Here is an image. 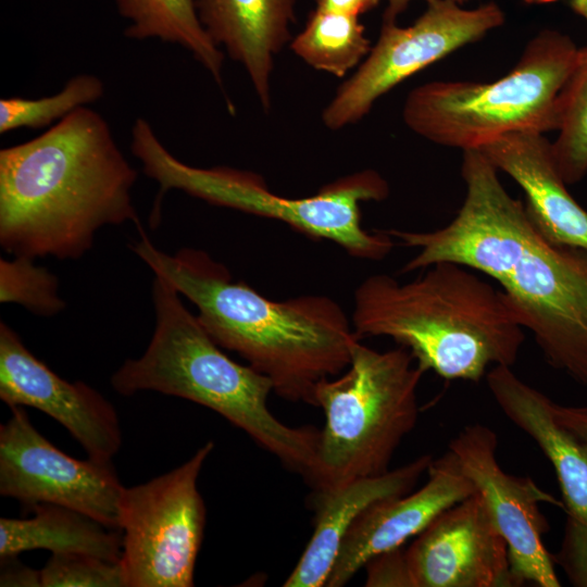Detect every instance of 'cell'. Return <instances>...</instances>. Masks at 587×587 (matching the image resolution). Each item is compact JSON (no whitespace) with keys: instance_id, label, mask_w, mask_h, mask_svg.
I'll return each instance as SVG.
<instances>
[{"instance_id":"obj_21","label":"cell","mask_w":587,"mask_h":587,"mask_svg":"<svg viewBox=\"0 0 587 587\" xmlns=\"http://www.w3.org/2000/svg\"><path fill=\"white\" fill-rule=\"evenodd\" d=\"M118 13L128 21L127 38L159 39L177 43L211 74L224 90V54L202 26L197 0H115Z\"/></svg>"},{"instance_id":"obj_15","label":"cell","mask_w":587,"mask_h":587,"mask_svg":"<svg viewBox=\"0 0 587 587\" xmlns=\"http://www.w3.org/2000/svg\"><path fill=\"white\" fill-rule=\"evenodd\" d=\"M404 554L411 587H515L505 540L478 492L437 515Z\"/></svg>"},{"instance_id":"obj_24","label":"cell","mask_w":587,"mask_h":587,"mask_svg":"<svg viewBox=\"0 0 587 587\" xmlns=\"http://www.w3.org/2000/svg\"><path fill=\"white\" fill-rule=\"evenodd\" d=\"M104 86L91 74H79L54 95L37 99L20 97L0 100V134L18 128H41L61 121L73 111L102 98Z\"/></svg>"},{"instance_id":"obj_25","label":"cell","mask_w":587,"mask_h":587,"mask_svg":"<svg viewBox=\"0 0 587 587\" xmlns=\"http://www.w3.org/2000/svg\"><path fill=\"white\" fill-rule=\"evenodd\" d=\"M0 301L21 304L41 316H53L65 308L59 296L58 277L28 257L1 258Z\"/></svg>"},{"instance_id":"obj_32","label":"cell","mask_w":587,"mask_h":587,"mask_svg":"<svg viewBox=\"0 0 587 587\" xmlns=\"http://www.w3.org/2000/svg\"><path fill=\"white\" fill-rule=\"evenodd\" d=\"M571 8L587 21V0H569Z\"/></svg>"},{"instance_id":"obj_18","label":"cell","mask_w":587,"mask_h":587,"mask_svg":"<svg viewBox=\"0 0 587 587\" xmlns=\"http://www.w3.org/2000/svg\"><path fill=\"white\" fill-rule=\"evenodd\" d=\"M432 461V455L423 454L384 474L314 491L311 501L315 511L313 534L283 586H325L342 541L354 522L373 504L412 491Z\"/></svg>"},{"instance_id":"obj_4","label":"cell","mask_w":587,"mask_h":587,"mask_svg":"<svg viewBox=\"0 0 587 587\" xmlns=\"http://www.w3.org/2000/svg\"><path fill=\"white\" fill-rule=\"evenodd\" d=\"M424 270L405 283L385 273L362 280L351 315L359 339L388 337L447 380L478 383L489 365L512 366L525 334L504 291L457 262Z\"/></svg>"},{"instance_id":"obj_23","label":"cell","mask_w":587,"mask_h":587,"mask_svg":"<svg viewBox=\"0 0 587 587\" xmlns=\"http://www.w3.org/2000/svg\"><path fill=\"white\" fill-rule=\"evenodd\" d=\"M555 117L554 163L566 185L576 184L587 174V45L578 48L558 95Z\"/></svg>"},{"instance_id":"obj_17","label":"cell","mask_w":587,"mask_h":587,"mask_svg":"<svg viewBox=\"0 0 587 587\" xmlns=\"http://www.w3.org/2000/svg\"><path fill=\"white\" fill-rule=\"evenodd\" d=\"M478 150L523 189L528 216L549 241L587 250V211L567 191L544 134L510 133Z\"/></svg>"},{"instance_id":"obj_11","label":"cell","mask_w":587,"mask_h":587,"mask_svg":"<svg viewBox=\"0 0 587 587\" xmlns=\"http://www.w3.org/2000/svg\"><path fill=\"white\" fill-rule=\"evenodd\" d=\"M10 409V419L0 426V495L28 508L65 507L120 529L124 486L111 461L67 455L34 427L24 407Z\"/></svg>"},{"instance_id":"obj_9","label":"cell","mask_w":587,"mask_h":587,"mask_svg":"<svg viewBox=\"0 0 587 587\" xmlns=\"http://www.w3.org/2000/svg\"><path fill=\"white\" fill-rule=\"evenodd\" d=\"M213 448L208 441L178 467L124 487L118 526L126 587L193 586L207 516L197 482Z\"/></svg>"},{"instance_id":"obj_30","label":"cell","mask_w":587,"mask_h":587,"mask_svg":"<svg viewBox=\"0 0 587 587\" xmlns=\"http://www.w3.org/2000/svg\"><path fill=\"white\" fill-rule=\"evenodd\" d=\"M315 9L359 16L378 4L380 0H314Z\"/></svg>"},{"instance_id":"obj_1","label":"cell","mask_w":587,"mask_h":587,"mask_svg":"<svg viewBox=\"0 0 587 587\" xmlns=\"http://www.w3.org/2000/svg\"><path fill=\"white\" fill-rule=\"evenodd\" d=\"M478 149L463 151L465 198L430 232L389 229L417 253L402 273L452 261L497 280L546 362L587 387V250L549 241Z\"/></svg>"},{"instance_id":"obj_8","label":"cell","mask_w":587,"mask_h":587,"mask_svg":"<svg viewBox=\"0 0 587 587\" xmlns=\"http://www.w3.org/2000/svg\"><path fill=\"white\" fill-rule=\"evenodd\" d=\"M577 51L567 35L544 29L513 70L495 82L434 80L415 87L402 118L419 136L462 151L510 133L555 130L557 98Z\"/></svg>"},{"instance_id":"obj_12","label":"cell","mask_w":587,"mask_h":587,"mask_svg":"<svg viewBox=\"0 0 587 587\" xmlns=\"http://www.w3.org/2000/svg\"><path fill=\"white\" fill-rule=\"evenodd\" d=\"M498 437L487 425L463 427L449 442L461 470L472 482L505 540L515 586L559 587L554 562L542 542L549 530L540 503L563 509V503L542 490L530 477L504 472L497 459Z\"/></svg>"},{"instance_id":"obj_2","label":"cell","mask_w":587,"mask_h":587,"mask_svg":"<svg viewBox=\"0 0 587 587\" xmlns=\"http://www.w3.org/2000/svg\"><path fill=\"white\" fill-rule=\"evenodd\" d=\"M137 171L107 121L82 107L28 141L0 150V245L14 257L77 260L97 232L135 223Z\"/></svg>"},{"instance_id":"obj_29","label":"cell","mask_w":587,"mask_h":587,"mask_svg":"<svg viewBox=\"0 0 587 587\" xmlns=\"http://www.w3.org/2000/svg\"><path fill=\"white\" fill-rule=\"evenodd\" d=\"M555 419L587 441V407L561 405L554 402Z\"/></svg>"},{"instance_id":"obj_3","label":"cell","mask_w":587,"mask_h":587,"mask_svg":"<svg viewBox=\"0 0 587 587\" xmlns=\"http://www.w3.org/2000/svg\"><path fill=\"white\" fill-rule=\"evenodd\" d=\"M133 251L189 299L213 340L268 377L285 400L316 407L315 390L349 365L360 340L341 305L325 295L271 300L199 249L159 250L140 230Z\"/></svg>"},{"instance_id":"obj_14","label":"cell","mask_w":587,"mask_h":587,"mask_svg":"<svg viewBox=\"0 0 587 587\" xmlns=\"http://www.w3.org/2000/svg\"><path fill=\"white\" fill-rule=\"evenodd\" d=\"M0 399L11 407L39 410L65 427L88 458L111 461L122 444L117 413L84 382L61 378L0 322Z\"/></svg>"},{"instance_id":"obj_10","label":"cell","mask_w":587,"mask_h":587,"mask_svg":"<svg viewBox=\"0 0 587 587\" xmlns=\"http://www.w3.org/2000/svg\"><path fill=\"white\" fill-rule=\"evenodd\" d=\"M426 1L411 26L384 20L376 43L323 110L326 128L339 130L359 122L395 86L504 23L495 2L469 10L452 0Z\"/></svg>"},{"instance_id":"obj_19","label":"cell","mask_w":587,"mask_h":587,"mask_svg":"<svg viewBox=\"0 0 587 587\" xmlns=\"http://www.w3.org/2000/svg\"><path fill=\"white\" fill-rule=\"evenodd\" d=\"M197 11L213 42L243 66L267 111L274 59L290 38L295 0H197Z\"/></svg>"},{"instance_id":"obj_20","label":"cell","mask_w":587,"mask_h":587,"mask_svg":"<svg viewBox=\"0 0 587 587\" xmlns=\"http://www.w3.org/2000/svg\"><path fill=\"white\" fill-rule=\"evenodd\" d=\"M29 509L34 512L29 519H0V559L43 549L51 553H85L114 562L121 560L120 529L57 504L39 503Z\"/></svg>"},{"instance_id":"obj_13","label":"cell","mask_w":587,"mask_h":587,"mask_svg":"<svg viewBox=\"0 0 587 587\" xmlns=\"http://www.w3.org/2000/svg\"><path fill=\"white\" fill-rule=\"evenodd\" d=\"M486 382L500 410L537 444L554 470L566 522L552 560L572 585L587 587V441L562 425L554 402L517 377L512 366H494Z\"/></svg>"},{"instance_id":"obj_31","label":"cell","mask_w":587,"mask_h":587,"mask_svg":"<svg viewBox=\"0 0 587 587\" xmlns=\"http://www.w3.org/2000/svg\"><path fill=\"white\" fill-rule=\"evenodd\" d=\"M387 1V8L385 10L384 20L386 21H396V17L401 14L408 4L412 0H386ZM459 4L464 3L467 0H452Z\"/></svg>"},{"instance_id":"obj_28","label":"cell","mask_w":587,"mask_h":587,"mask_svg":"<svg viewBox=\"0 0 587 587\" xmlns=\"http://www.w3.org/2000/svg\"><path fill=\"white\" fill-rule=\"evenodd\" d=\"M0 586L41 587L40 573L16 560V557L1 559Z\"/></svg>"},{"instance_id":"obj_22","label":"cell","mask_w":587,"mask_h":587,"mask_svg":"<svg viewBox=\"0 0 587 587\" xmlns=\"http://www.w3.org/2000/svg\"><path fill=\"white\" fill-rule=\"evenodd\" d=\"M290 48L314 70L341 78L361 64L372 47L359 16L315 9Z\"/></svg>"},{"instance_id":"obj_26","label":"cell","mask_w":587,"mask_h":587,"mask_svg":"<svg viewBox=\"0 0 587 587\" xmlns=\"http://www.w3.org/2000/svg\"><path fill=\"white\" fill-rule=\"evenodd\" d=\"M39 573L41 587H126L120 561L85 553H51Z\"/></svg>"},{"instance_id":"obj_16","label":"cell","mask_w":587,"mask_h":587,"mask_svg":"<svg viewBox=\"0 0 587 587\" xmlns=\"http://www.w3.org/2000/svg\"><path fill=\"white\" fill-rule=\"evenodd\" d=\"M475 492L448 450L432 461L420 489L379 501L362 513L346 535L325 586H345L371 559L400 548L442 511Z\"/></svg>"},{"instance_id":"obj_27","label":"cell","mask_w":587,"mask_h":587,"mask_svg":"<svg viewBox=\"0 0 587 587\" xmlns=\"http://www.w3.org/2000/svg\"><path fill=\"white\" fill-rule=\"evenodd\" d=\"M364 567L367 571L365 586L411 587L405 554L400 548L374 557Z\"/></svg>"},{"instance_id":"obj_7","label":"cell","mask_w":587,"mask_h":587,"mask_svg":"<svg viewBox=\"0 0 587 587\" xmlns=\"http://www.w3.org/2000/svg\"><path fill=\"white\" fill-rule=\"evenodd\" d=\"M424 373L403 347L382 352L360 340L353 345L348 367L315 390L325 424L308 479L314 491L389 471L417 423V387Z\"/></svg>"},{"instance_id":"obj_6","label":"cell","mask_w":587,"mask_h":587,"mask_svg":"<svg viewBox=\"0 0 587 587\" xmlns=\"http://www.w3.org/2000/svg\"><path fill=\"white\" fill-rule=\"evenodd\" d=\"M130 149L143 173L159 185L150 215L152 226L160 221L165 193L178 189L213 205L282 222L309 238L329 240L358 259L383 260L395 246L387 232L370 233L361 224L360 203L380 201L389 193L387 182L374 170L338 178L310 197L288 198L274 193L253 172L182 162L145 118L133 125Z\"/></svg>"},{"instance_id":"obj_5","label":"cell","mask_w":587,"mask_h":587,"mask_svg":"<svg viewBox=\"0 0 587 587\" xmlns=\"http://www.w3.org/2000/svg\"><path fill=\"white\" fill-rule=\"evenodd\" d=\"M179 295L163 276L154 274L153 335L141 357L126 360L112 375L114 390L124 396L151 390L209 408L308 480L320 429L280 422L267 405L274 391L272 380L249 364L228 358Z\"/></svg>"}]
</instances>
